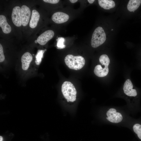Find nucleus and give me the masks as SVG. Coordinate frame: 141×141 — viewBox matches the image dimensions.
I'll return each mask as SVG.
<instances>
[{
    "label": "nucleus",
    "mask_w": 141,
    "mask_h": 141,
    "mask_svg": "<svg viewBox=\"0 0 141 141\" xmlns=\"http://www.w3.org/2000/svg\"><path fill=\"white\" fill-rule=\"evenodd\" d=\"M64 62L69 68L75 70L81 69L85 64V59L82 56L80 55L74 56L70 54L65 57Z\"/></svg>",
    "instance_id": "1"
},
{
    "label": "nucleus",
    "mask_w": 141,
    "mask_h": 141,
    "mask_svg": "<svg viewBox=\"0 0 141 141\" xmlns=\"http://www.w3.org/2000/svg\"><path fill=\"white\" fill-rule=\"evenodd\" d=\"M61 91L67 101L73 102L76 99L77 92L74 85L70 82L64 81L61 87Z\"/></svg>",
    "instance_id": "2"
},
{
    "label": "nucleus",
    "mask_w": 141,
    "mask_h": 141,
    "mask_svg": "<svg viewBox=\"0 0 141 141\" xmlns=\"http://www.w3.org/2000/svg\"><path fill=\"white\" fill-rule=\"evenodd\" d=\"M106 35L103 28L99 26L94 31L91 40V45L93 48H96L103 44L106 40Z\"/></svg>",
    "instance_id": "3"
},
{
    "label": "nucleus",
    "mask_w": 141,
    "mask_h": 141,
    "mask_svg": "<svg viewBox=\"0 0 141 141\" xmlns=\"http://www.w3.org/2000/svg\"><path fill=\"white\" fill-rule=\"evenodd\" d=\"M106 119L110 122L113 123H118L121 122L123 117L120 113L116 112L114 108H111L107 112Z\"/></svg>",
    "instance_id": "4"
},
{
    "label": "nucleus",
    "mask_w": 141,
    "mask_h": 141,
    "mask_svg": "<svg viewBox=\"0 0 141 141\" xmlns=\"http://www.w3.org/2000/svg\"><path fill=\"white\" fill-rule=\"evenodd\" d=\"M54 35V32L52 30H46L38 37L37 40V42L40 45H45L53 37Z\"/></svg>",
    "instance_id": "5"
},
{
    "label": "nucleus",
    "mask_w": 141,
    "mask_h": 141,
    "mask_svg": "<svg viewBox=\"0 0 141 141\" xmlns=\"http://www.w3.org/2000/svg\"><path fill=\"white\" fill-rule=\"evenodd\" d=\"M20 8L18 6L14 7L12 11L11 17L12 22L16 26L20 27L22 25Z\"/></svg>",
    "instance_id": "6"
},
{
    "label": "nucleus",
    "mask_w": 141,
    "mask_h": 141,
    "mask_svg": "<svg viewBox=\"0 0 141 141\" xmlns=\"http://www.w3.org/2000/svg\"><path fill=\"white\" fill-rule=\"evenodd\" d=\"M110 61L105 62L103 65V67L101 65L98 64L95 66L94 72L95 74L97 76L102 77L106 76L109 72L108 66Z\"/></svg>",
    "instance_id": "7"
},
{
    "label": "nucleus",
    "mask_w": 141,
    "mask_h": 141,
    "mask_svg": "<svg viewBox=\"0 0 141 141\" xmlns=\"http://www.w3.org/2000/svg\"><path fill=\"white\" fill-rule=\"evenodd\" d=\"M21 9L22 25L25 26L29 22L31 16V11L30 8L25 5H22Z\"/></svg>",
    "instance_id": "8"
},
{
    "label": "nucleus",
    "mask_w": 141,
    "mask_h": 141,
    "mask_svg": "<svg viewBox=\"0 0 141 141\" xmlns=\"http://www.w3.org/2000/svg\"><path fill=\"white\" fill-rule=\"evenodd\" d=\"M133 85L129 79H127L125 82L123 87L124 93L127 95L131 97H136L137 93L136 89H133Z\"/></svg>",
    "instance_id": "9"
},
{
    "label": "nucleus",
    "mask_w": 141,
    "mask_h": 141,
    "mask_svg": "<svg viewBox=\"0 0 141 141\" xmlns=\"http://www.w3.org/2000/svg\"><path fill=\"white\" fill-rule=\"evenodd\" d=\"M69 16L67 14L62 12H57L54 13L51 19L55 23L60 24L67 22L69 19Z\"/></svg>",
    "instance_id": "10"
},
{
    "label": "nucleus",
    "mask_w": 141,
    "mask_h": 141,
    "mask_svg": "<svg viewBox=\"0 0 141 141\" xmlns=\"http://www.w3.org/2000/svg\"><path fill=\"white\" fill-rule=\"evenodd\" d=\"M32 60V56L29 52H26L22 55L21 58V62L22 68L23 70L28 69Z\"/></svg>",
    "instance_id": "11"
},
{
    "label": "nucleus",
    "mask_w": 141,
    "mask_h": 141,
    "mask_svg": "<svg viewBox=\"0 0 141 141\" xmlns=\"http://www.w3.org/2000/svg\"><path fill=\"white\" fill-rule=\"evenodd\" d=\"M0 26L5 33L8 34L11 32V27L8 23L6 17L3 15H0Z\"/></svg>",
    "instance_id": "12"
},
{
    "label": "nucleus",
    "mask_w": 141,
    "mask_h": 141,
    "mask_svg": "<svg viewBox=\"0 0 141 141\" xmlns=\"http://www.w3.org/2000/svg\"><path fill=\"white\" fill-rule=\"evenodd\" d=\"M40 17L39 14L36 10L35 9L33 10L30 22V26L31 28H33L36 27L39 21Z\"/></svg>",
    "instance_id": "13"
},
{
    "label": "nucleus",
    "mask_w": 141,
    "mask_h": 141,
    "mask_svg": "<svg viewBox=\"0 0 141 141\" xmlns=\"http://www.w3.org/2000/svg\"><path fill=\"white\" fill-rule=\"evenodd\" d=\"M98 2L99 6L105 9L109 10L115 6V3L113 0H98Z\"/></svg>",
    "instance_id": "14"
},
{
    "label": "nucleus",
    "mask_w": 141,
    "mask_h": 141,
    "mask_svg": "<svg viewBox=\"0 0 141 141\" xmlns=\"http://www.w3.org/2000/svg\"><path fill=\"white\" fill-rule=\"evenodd\" d=\"M141 3V0H130L127 5V9L130 11H134L139 7Z\"/></svg>",
    "instance_id": "15"
},
{
    "label": "nucleus",
    "mask_w": 141,
    "mask_h": 141,
    "mask_svg": "<svg viewBox=\"0 0 141 141\" xmlns=\"http://www.w3.org/2000/svg\"><path fill=\"white\" fill-rule=\"evenodd\" d=\"M45 50H38L37 54L36 56V60L35 62L38 65H39L43 57V55Z\"/></svg>",
    "instance_id": "16"
},
{
    "label": "nucleus",
    "mask_w": 141,
    "mask_h": 141,
    "mask_svg": "<svg viewBox=\"0 0 141 141\" xmlns=\"http://www.w3.org/2000/svg\"><path fill=\"white\" fill-rule=\"evenodd\" d=\"M133 129L138 137L141 140V125L138 124H134L133 126Z\"/></svg>",
    "instance_id": "17"
},
{
    "label": "nucleus",
    "mask_w": 141,
    "mask_h": 141,
    "mask_svg": "<svg viewBox=\"0 0 141 141\" xmlns=\"http://www.w3.org/2000/svg\"><path fill=\"white\" fill-rule=\"evenodd\" d=\"M65 39L63 37H59L57 40V48L58 49H63L65 48L66 46L64 44Z\"/></svg>",
    "instance_id": "18"
},
{
    "label": "nucleus",
    "mask_w": 141,
    "mask_h": 141,
    "mask_svg": "<svg viewBox=\"0 0 141 141\" xmlns=\"http://www.w3.org/2000/svg\"><path fill=\"white\" fill-rule=\"evenodd\" d=\"M5 59V56L3 53V49L2 45L0 44V62H3Z\"/></svg>",
    "instance_id": "19"
},
{
    "label": "nucleus",
    "mask_w": 141,
    "mask_h": 141,
    "mask_svg": "<svg viewBox=\"0 0 141 141\" xmlns=\"http://www.w3.org/2000/svg\"><path fill=\"white\" fill-rule=\"evenodd\" d=\"M44 2L48 3L55 4L58 3L60 1L59 0H43Z\"/></svg>",
    "instance_id": "20"
},
{
    "label": "nucleus",
    "mask_w": 141,
    "mask_h": 141,
    "mask_svg": "<svg viewBox=\"0 0 141 141\" xmlns=\"http://www.w3.org/2000/svg\"><path fill=\"white\" fill-rule=\"evenodd\" d=\"M94 0H88L87 1L90 4H92L95 1Z\"/></svg>",
    "instance_id": "21"
},
{
    "label": "nucleus",
    "mask_w": 141,
    "mask_h": 141,
    "mask_svg": "<svg viewBox=\"0 0 141 141\" xmlns=\"http://www.w3.org/2000/svg\"><path fill=\"white\" fill-rule=\"evenodd\" d=\"M69 1L71 3H74L77 2L78 1V0H70Z\"/></svg>",
    "instance_id": "22"
},
{
    "label": "nucleus",
    "mask_w": 141,
    "mask_h": 141,
    "mask_svg": "<svg viewBox=\"0 0 141 141\" xmlns=\"http://www.w3.org/2000/svg\"><path fill=\"white\" fill-rule=\"evenodd\" d=\"M3 140V138L2 136H0V141H2Z\"/></svg>",
    "instance_id": "23"
},
{
    "label": "nucleus",
    "mask_w": 141,
    "mask_h": 141,
    "mask_svg": "<svg viewBox=\"0 0 141 141\" xmlns=\"http://www.w3.org/2000/svg\"><path fill=\"white\" fill-rule=\"evenodd\" d=\"M35 43H37V40H36L35 41Z\"/></svg>",
    "instance_id": "24"
},
{
    "label": "nucleus",
    "mask_w": 141,
    "mask_h": 141,
    "mask_svg": "<svg viewBox=\"0 0 141 141\" xmlns=\"http://www.w3.org/2000/svg\"><path fill=\"white\" fill-rule=\"evenodd\" d=\"M113 30V29H112L111 30H112H112Z\"/></svg>",
    "instance_id": "25"
}]
</instances>
